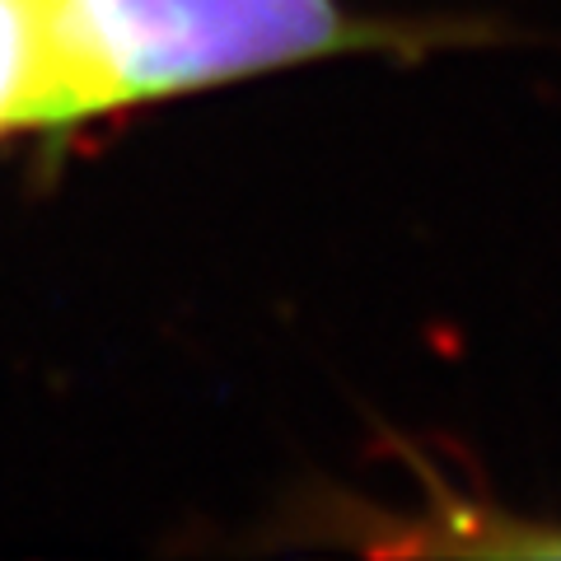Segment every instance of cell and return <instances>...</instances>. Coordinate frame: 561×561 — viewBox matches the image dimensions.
<instances>
[{
	"mask_svg": "<svg viewBox=\"0 0 561 561\" xmlns=\"http://www.w3.org/2000/svg\"><path fill=\"white\" fill-rule=\"evenodd\" d=\"M511 552H561V534H515Z\"/></svg>",
	"mask_w": 561,
	"mask_h": 561,
	"instance_id": "3957f363",
	"label": "cell"
},
{
	"mask_svg": "<svg viewBox=\"0 0 561 561\" xmlns=\"http://www.w3.org/2000/svg\"><path fill=\"white\" fill-rule=\"evenodd\" d=\"M408 43L416 28L365 20L342 0H38L28 131H66L206 84Z\"/></svg>",
	"mask_w": 561,
	"mask_h": 561,
	"instance_id": "6da1fadb",
	"label": "cell"
},
{
	"mask_svg": "<svg viewBox=\"0 0 561 561\" xmlns=\"http://www.w3.org/2000/svg\"><path fill=\"white\" fill-rule=\"evenodd\" d=\"M38 76V0H0V136L24 131Z\"/></svg>",
	"mask_w": 561,
	"mask_h": 561,
	"instance_id": "7a4b0ae2",
	"label": "cell"
}]
</instances>
